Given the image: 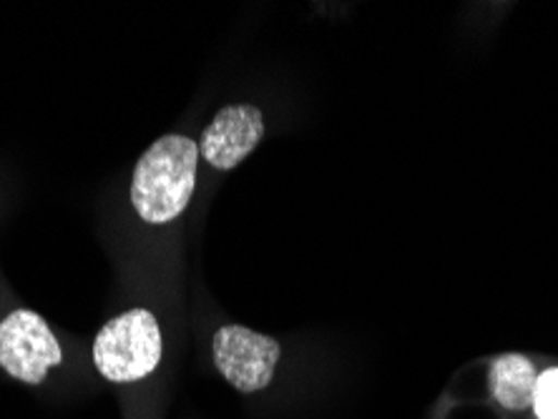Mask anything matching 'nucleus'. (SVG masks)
I'll return each instance as SVG.
<instances>
[{"mask_svg": "<svg viewBox=\"0 0 558 419\" xmlns=\"http://www.w3.org/2000/svg\"><path fill=\"white\" fill-rule=\"evenodd\" d=\"M531 407L538 419H558V367L538 374Z\"/></svg>", "mask_w": 558, "mask_h": 419, "instance_id": "obj_7", "label": "nucleus"}, {"mask_svg": "<svg viewBox=\"0 0 558 419\" xmlns=\"http://www.w3.org/2000/svg\"><path fill=\"white\" fill-rule=\"evenodd\" d=\"M490 394L504 409L521 412L533 402L538 372L533 361L523 355H500L490 367Z\"/></svg>", "mask_w": 558, "mask_h": 419, "instance_id": "obj_6", "label": "nucleus"}, {"mask_svg": "<svg viewBox=\"0 0 558 419\" xmlns=\"http://www.w3.org/2000/svg\"><path fill=\"white\" fill-rule=\"evenodd\" d=\"M265 113L254 103H229L219 109L199 136V156L215 171H232L259 149L265 138Z\"/></svg>", "mask_w": 558, "mask_h": 419, "instance_id": "obj_5", "label": "nucleus"}, {"mask_svg": "<svg viewBox=\"0 0 558 419\" xmlns=\"http://www.w3.org/2000/svg\"><path fill=\"white\" fill-rule=\"evenodd\" d=\"M65 367V347L36 309L13 307L0 317V372L23 387H46Z\"/></svg>", "mask_w": 558, "mask_h": 419, "instance_id": "obj_3", "label": "nucleus"}, {"mask_svg": "<svg viewBox=\"0 0 558 419\" xmlns=\"http://www.w3.org/2000/svg\"><path fill=\"white\" fill-rule=\"evenodd\" d=\"M199 144L169 131L138 156L129 181V204L138 224L167 229L184 217L196 194Z\"/></svg>", "mask_w": 558, "mask_h": 419, "instance_id": "obj_1", "label": "nucleus"}, {"mask_svg": "<svg viewBox=\"0 0 558 419\" xmlns=\"http://www.w3.org/2000/svg\"><path fill=\"white\" fill-rule=\"evenodd\" d=\"M282 361V344L244 324H221L211 334V365L229 387L259 394L272 387Z\"/></svg>", "mask_w": 558, "mask_h": 419, "instance_id": "obj_4", "label": "nucleus"}, {"mask_svg": "<svg viewBox=\"0 0 558 419\" xmlns=\"http://www.w3.org/2000/svg\"><path fill=\"white\" fill-rule=\"evenodd\" d=\"M163 326L149 307H131L106 319L92 342L94 372L113 387H136L159 372Z\"/></svg>", "mask_w": 558, "mask_h": 419, "instance_id": "obj_2", "label": "nucleus"}]
</instances>
